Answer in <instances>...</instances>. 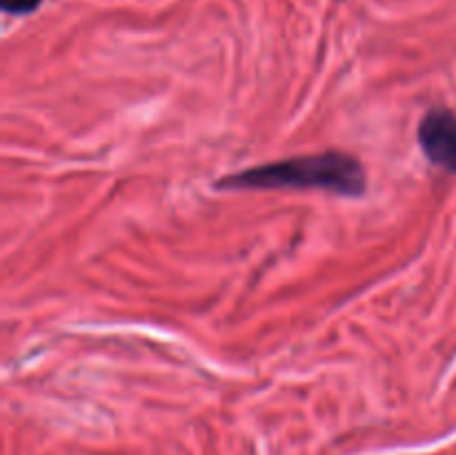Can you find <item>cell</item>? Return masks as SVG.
Listing matches in <instances>:
<instances>
[{
	"label": "cell",
	"instance_id": "cell-3",
	"mask_svg": "<svg viewBox=\"0 0 456 455\" xmlns=\"http://www.w3.org/2000/svg\"><path fill=\"white\" fill-rule=\"evenodd\" d=\"M40 4V0H3V9L7 13H29Z\"/></svg>",
	"mask_w": 456,
	"mask_h": 455
},
{
	"label": "cell",
	"instance_id": "cell-2",
	"mask_svg": "<svg viewBox=\"0 0 456 455\" xmlns=\"http://www.w3.org/2000/svg\"><path fill=\"white\" fill-rule=\"evenodd\" d=\"M419 145L439 168L456 174V114L435 107L419 123Z\"/></svg>",
	"mask_w": 456,
	"mask_h": 455
},
{
	"label": "cell",
	"instance_id": "cell-1",
	"mask_svg": "<svg viewBox=\"0 0 456 455\" xmlns=\"http://www.w3.org/2000/svg\"><path fill=\"white\" fill-rule=\"evenodd\" d=\"M218 187L227 190H276V187H316L334 194L356 196L365 190L363 165L346 152L297 156L230 174Z\"/></svg>",
	"mask_w": 456,
	"mask_h": 455
}]
</instances>
